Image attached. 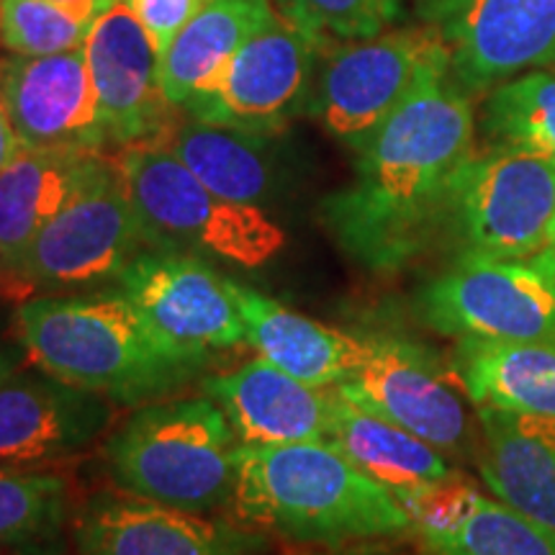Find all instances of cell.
<instances>
[{
	"mask_svg": "<svg viewBox=\"0 0 555 555\" xmlns=\"http://www.w3.org/2000/svg\"><path fill=\"white\" fill-rule=\"evenodd\" d=\"M470 93L442 73L429 78L356 152L352 180L322 201L337 247L371 273H397L446 232L457 170L474 155Z\"/></svg>",
	"mask_w": 555,
	"mask_h": 555,
	"instance_id": "cell-1",
	"label": "cell"
},
{
	"mask_svg": "<svg viewBox=\"0 0 555 555\" xmlns=\"http://www.w3.org/2000/svg\"><path fill=\"white\" fill-rule=\"evenodd\" d=\"M229 509L245 527L307 545L339 547L412 530L399 499L327 440L242 446Z\"/></svg>",
	"mask_w": 555,
	"mask_h": 555,
	"instance_id": "cell-2",
	"label": "cell"
},
{
	"mask_svg": "<svg viewBox=\"0 0 555 555\" xmlns=\"http://www.w3.org/2000/svg\"><path fill=\"white\" fill-rule=\"evenodd\" d=\"M16 330L39 371L116 404L165 397L204 367L165 343L121 291L31 296L18 304Z\"/></svg>",
	"mask_w": 555,
	"mask_h": 555,
	"instance_id": "cell-3",
	"label": "cell"
},
{
	"mask_svg": "<svg viewBox=\"0 0 555 555\" xmlns=\"http://www.w3.org/2000/svg\"><path fill=\"white\" fill-rule=\"evenodd\" d=\"M242 442L208 397L147 404L108 440L106 463L124 494L178 509L229 506Z\"/></svg>",
	"mask_w": 555,
	"mask_h": 555,
	"instance_id": "cell-4",
	"label": "cell"
},
{
	"mask_svg": "<svg viewBox=\"0 0 555 555\" xmlns=\"http://www.w3.org/2000/svg\"><path fill=\"white\" fill-rule=\"evenodd\" d=\"M116 163L150 249L258 270L286 247V232L266 208L221 198L165 144H131Z\"/></svg>",
	"mask_w": 555,
	"mask_h": 555,
	"instance_id": "cell-5",
	"label": "cell"
},
{
	"mask_svg": "<svg viewBox=\"0 0 555 555\" xmlns=\"http://www.w3.org/2000/svg\"><path fill=\"white\" fill-rule=\"evenodd\" d=\"M450 73V52L433 24L327 44L319 60L309 114L347 150L365 142L435 75Z\"/></svg>",
	"mask_w": 555,
	"mask_h": 555,
	"instance_id": "cell-6",
	"label": "cell"
},
{
	"mask_svg": "<svg viewBox=\"0 0 555 555\" xmlns=\"http://www.w3.org/2000/svg\"><path fill=\"white\" fill-rule=\"evenodd\" d=\"M555 224V165L504 147L474 152L457 170L446 232L455 260H530Z\"/></svg>",
	"mask_w": 555,
	"mask_h": 555,
	"instance_id": "cell-7",
	"label": "cell"
},
{
	"mask_svg": "<svg viewBox=\"0 0 555 555\" xmlns=\"http://www.w3.org/2000/svg\"><path fill=\"white\" fill-rule=\"evenodd\" d=\"M327 39L273 11L240 47L221 78L183 111L191 119L273 137L309 111Z\"/></svg>",
	"mask_w": 555,
	"mask_h": 555,
	"instance_id": "cell-8",
	"label": "cell"
},
{
	"mask_svg": "<svg viewBox=\"0 0 555 555\" xmlns=\"http://www.w3.org/2000/svg\"><path fill=\"white\" fill-rule=\"evenodd\" d=\"M422 322L455 339H555V281L530 260H455L420 291Z\"/></svg>",
	"mask_w": 555,
	"mask_h": 555,
	"instance_id": "cell-9",
	"label": "cell"
},
{
	"mask_svg": "<svg viewBox=\"0 0 555 555\" xmlns=\"http://www.w3.org/2000/svg\"><path fill=\"white\" fill-rule=\"evenodd\" d=\"M339 397L422 437L442 455H476L474 422L450 373L427 347L393 335L363 337V358Z\"/></svg>",
	"mask_w": 555,
	"mask_h": 555,
	"instance_id": "cell-10",
	"label": "cell"
},
{
	"mask_svg": "<svg viewBox=\"0 0 555 555\" xmlns=\"http://www.w3.org/2000/svg\"><path fill=\"white\" fill-rule=\"evenodd\" d=\"M150 249L144 227L119 172V163L75 196L39 232L24 260V275L37 288H75L119 278Z\"/></svg>",
	"mask_w": 555,
	"mask_h": 555,
	"instance_id": "cell-11",
	"label": "cell"
},
{
	"mask_svg": "<svg viewBox=\"0 0 555 555\" xmlns=\"http://www.w3.org/2000/svg\"><path fill=\"white\" fill-rule=\"evenodd\" d=\"M422 11L446 39L450 75L468 93L555 67V0H427Z\"/></svg>",
	"mask_w": 555,
	"mask_h": 555,
	"instance_id": "cell-12",
	"label": "cell"
},
{
	"mask_svg": "<svg viewBox=\"0 0 555 555\" xmlns=\"http://www.w3.org/2000/svg\"><path fill=\"white\" fill-rule=\"evenodd\" d=\"M119 291L165 343L196 360L245 339L229 278L189 253L144 249L121 270Z\"/></svg>",
	"mask_w": 555,
	"mask_h": 555,
	"instance_id": "cell-13",
	"label": "cell"
},
{
	"mask_svg": "<svg viewBox=\"0 0 555 555\" xmlns=\"http://www.w3.org/2000/svg\"><path fill=\"white\" fill-rule=\"evenodd\" d=\"M78 555H262L266 538L245 525L142 496L99 494L73 522Z\"/></svg>",
	"mask_w": 555,
	"mask_h": 555,
	"instance_id": "cell-14",
	"label": "cell"
},
{
	"mask_svg": "<svg viewBox=\"0 0 555 555\" xmlns=\"http://www.w3.org/2000/svg\"><path fill=\"white\" fill-rule=\"evenodd\" d=\"M108 399L50 373L0 378V466L44 470L80 455L111 425Z\"/></svg>",
	"mask_w": 555,
	"mask_h": 555,
	"instance_id": "cell-15",
	"label": "cell"
},
{
	"mask_svg": "<svg viewBox=\"0 0 555 555\" xmlns=\"http://www.w3.org/2000/svg\"><path fill=\"white\" fill-rule=\"evenodd\" d=\"M0 99L24 147L101 152L108 144L82 47L0 62Z\"/></svg>",
	"mask_w": 555,
	"mask_h": 555,
	"instance_id": "cell-16",
	"label": "cell"
},
{
	"mask_svg": "<svg viewBox=\"0 0 555 555\" xmlns=\"http://www.w3.org/2000/svg\"><path fill=\"white\" fill-rule=\"evenodd\" d=\"M82 52L108 142H155L172 127V106L159 88V54L127 0H116L95 21Z\"/></svg>",
	"mask_w": 555,
	"mask_h": 555,
	"instance_id": "cell-17",
	"label": "cell"
},
{
	"mask_svg": "<svg viewBox=\"0 0 555 555\" xmlns=\"http://www.w3.org/2000/svg\"><path fill=\"white\" fill-rule=\"evenodd\" d=\"M204 391L242 446H291L330 435L335 393L301 384L262 358L208 378Z\"/></svg>",
	"mask_w": 555,
	"mask_h": 555,
	"instance_id": "cell-18",
	"label": "cell"
},
{
	"mask_svg": "<svg viewBox=\"0 0 555 555\" xmlns=\"http://www.w3.org/2000/svg\"><path fill=\"white\" fill-rule=\"evenodd\" d=\"M114 159L90 150L24 147L0 170V255L24 273L39 232L75 196L106 172Z\"/></svg>",
	"mask_w": 555,
	"mask_h": 555,
	"instance_id": "cell-19",
	"label": "cell"
},
{
	"mask_svg": "<svg viewBox=\"0 0 555 555\" xmlns=\"http://www.w3.org/2000/svg\"><path fill=\"white\" fill-rule=\"evenodd\" d=\"M229 288L245 322V343L262 360L311 388H335L358 371L363 337L298 314L247 283L229 278Z\"/></svg>",
	"mask_w": 555,
	"mask_h": 555,
	"instance_id": "cell-20",
	"label": "cell"
},
{
	"mask_svg": "<svg viewBox=\"0 0 555 555\" xmlns=\"http://www.w3.org/2000/svg\"><path fill=\"white\" fill-rule=\"evenodd\" d=\"M478 470L499 502L555 532V425L476 409Z\"/></svg>",
	"mask_w": 555,
	"mask_h": 555,
	"instance_id": "cell-21",
	"label": "cell"
},
{
	"mask_svg": "<svg viewBox=\"0 0 555 555\" xmlns=\"http://www.w3.org/2000/svg\"><path fill=\"white\" fill-rule=\"evenodd\" d=\"M453 373L476 409H496L519 420L555 425V339H457Z\"/></svg>",
	"mask_w": 555,
	"mask_h": 555,
	"instance_id": "cell-22",
	"label": "cell"
},
{
	"mask_svg": "<svg viewBox=\"0 0 555 555\" xmlns=\"http://www.w3.org/2000/svg\"><path fill=\"white\" fill-rule=\"evenodd\" d=\"M273 11L270 0H208L159 54L165 101L172 108H185L206 93Z\"/></svg>",
	"mask_w": 555,
	"mask_h": 555,
	"instance_id": "cell-23",
	"label": "cell"
},
{
	"mask_svg": "<svg viewBox=\"0 0 555 555\" xmlns=\"http://www.w3.org/2000/svg\"><path fill=\"white\" fill-rule=\"evenodd\" d=\"M332 393H335V401H332L327 442L367 478L386 486L393 496L455 474L446 455L422 437L371 409L352 404L339 397L335 388Z\"/></svg>",
	"mask_w": 555,
	"mask_h": 555,
	"instance_id": "cell-24",
	"label": "cell"
},
{
	"mask_svg": "<svg viewBox=\"0 0 555 555\" xmlns=\"http://www.w3.org/2000/svg\"><path fill=\"white\" fill-rule=\"evenodd\" d=\"M155 142L165 144L206 189L234 204L266 208L278 193L270 137L191 119L172 124Z\"/></svg>",
	"mask_w": 555,
	"mask_h": 555,
	"instance_id": "cell-25",
	"label": "cell"
},
{
	"mask_svg": "<svg viewBox=\"0 0 555 555\" xmlns=\"http://www.w3.org/2000/svg\"><path fill=\"white\" fill-rule=\"evenodd\" d=\"M67 519L65 478L0 466V555H65Z\"/></svg>",
	"mask_w": 555,
	"mask_h": 555,
	"instance_id": "cell-26",
	"label": "cell"
},
{
	"mask_svg": "<svg viewBox=\"0 0 555 555\" xmlns=\"http://www.w3.org/2000/svg\"><path fill=\"white\" fill-rule=\"evenodd\" d=\"M481 134L486 147L527 152L555 165V67L530 69L491 88Z\"/></svg>",
	"mask_w": 555,
	"mask_h": 555,
	"instance_id": "cell-27",
	"label": "cell"
},
{
	"mask_svg": "<svg viewBox=\"0 0 555 555\" xmlns=\"http://www.w3.org/2000/svg\"><path fill=\"white\" fill-rule=\"evenodd\" d=\"M420 543L425 555H555L553 530L486 496L461 522Z\"/></svg>",
	"mask_w": 555,
	"mask_h": 555,
	"instance_id": "cell-28",
	"label": "cell"
},
{
	"mask_svg": "<svg viewBox=\"0 0 555 555\" xmlns=\"http://www.w3.org/2000/svg\"><path fill=\"white\" fill-rule=\"evenodd\" d=\"M101 9L60 5L52 0H0V41L21 57L73 52L86 44Z\"/></svg>",
	"mask_w": 555,
	"mask_h": 555,
	"instance_id": "cell-29",
	"label": "cell"
},
{
	"mask_svg": "<svg viewBox=\"0 0 555 555\" xmlns=\"http://www.w3.org/2000/svg\"><path fill=\"white\" fill-rule=\"evenodd\" d=\"M273 9L327 39H367L401 16V0H270Z\"/></svg>",
	"mask_w": 555,
	"mask_h": 555,
	"instance_id": "cell-30",
	"label": "cell"
},
{
	"mask_svg": "<svg viewBox=\"0 0 555 555\" xmlns=\"http://www.w3.org/2000/svg\"><path fill=\"white\" fill-rule=\"evenodd\" d=\"M208 0H127L139 24L144 26L147 37L155 44L157 54H163L196 13Z\"/></svg>",
	"mask_w": 555,
	"mask_h": 555,
	"instance_id": "cell-31",
	"label": "cell"
},
{
	"mask_svg": "<svg viewBox=\"0 0 555 555\" xmlns=\"http://www.w3.org/2000/svg\"><path fill=\"white\" fill-rule=\"evenodd\" d=\"M34 291H37V286H34L29 278L13 270L3 260V255H0V298H5V301H26V298H31Z\"/></svg>",
	"mask_w": 555,
	"mask_h": 555,
	"instance_id": "cell-32",
	"label": "cell"
},
{
	"mask_svg": "<svg viewBox=\"0 0 555 555\" xmlns=\"http://www.w3.org/2000/svg\"><path fill=\"white\" fill-rule=\"evenodd\" d=\"M21 150V142L13 131V124L9 119V111H5V103L0 99V170L11 163V157Z\"/></svg>",
	"mask_w": 555,
	"mask_h": 555,
	"instance_id": "cell-33",
	"label": "cell"
},
{
	"mask_svg": "<svg viewBox=\"0 0 555 555\" xmlns=\"http://www.w3.org/2000/svg\"><path fill=\"white\" fill-rule=\"evenodd\" d=\"M530 262H532V266H538L545 275H551L555 281V224H553L551 237H547V242H545V247L540 249L535 258H530Z\"/></svg>",
	"mask_w": 555,
	"mask_h": 555,
	"instance_id": "cell-34",
	"label": "cell"
},
{
	"mask_svg": "<svg viewBox=\"0 0 555 555\" xmlns=\"http://www.w3.org/2000/svg\"><path fill=\"white\" fill-rule=\"evenodd\" d=\"M18 367V358L13 356L11 347L3 345V339H0V378H5L9 373H13Z\"/></svg>",
	"mask_w": 555,
	"mask_h": 555,
	"instance_id": "cell-35",
	"label": "cell"
},
{
	"mask_svg": "<svg viewBox=\"0 0 555 555\" xmlns=\"http://www.w3.org/2000/svg\"><path fill=\"white\" fill-rule=\"evenodd\" d=\"M52 3H60V5H78V9H101V11H108L111 5L116 3V0H52Z\"/></svg>",
	"mask_w": 555,
	"mask_h": 555,
	"instance_id": "cell-36",
	"label": "cell"
},
{
	"mask_svg": "<svg viewBox=\"0 0 555 555\" xmlns=\"http://www.w3.org/2000/svg\"><path fill=\"white\" fill-rule=\"evenodd\" d=\"M358 555H401V553H358Z\"/></svg>",
	"mask_w": 555,
	"mask_h": 555,
	"instance_id": "cell-37",
	"label": "cell"
}]
</instances>
